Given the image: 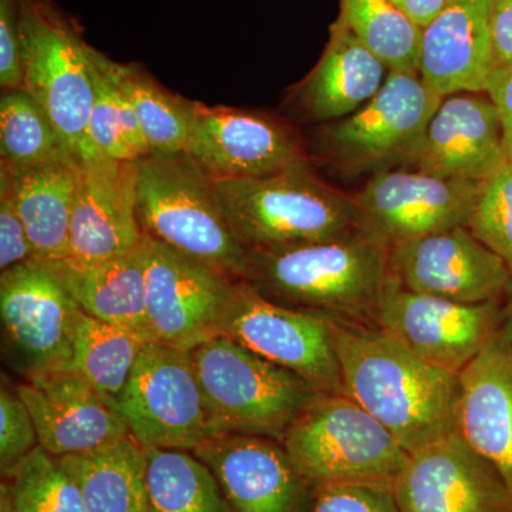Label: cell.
I'll return each instance as SVG.
<instances>
[{"label":"cell","mask_w":512,"mask_h":512,"mask_svg":"<svg viewBox=\"0 0 512 512\" xmlns=\"http://www.w3.org/2000/svg\"><path fill=\"white\" fill-rule=\"evenodd\" d=\"M342 394L409 453L457 431L460 376L430 365L375 325L330 322Z\"/></svg>","instance_id":"obj_1"},{"label":"cell","mask_w":512,"mask_h":512,"mask_svg":"<svg viewBox=\"0 0 512 512\" xmlns=\"http://www.w3.org/2000/svg\"><path fill=\"white\" fill-rule=\"evenodd\" d=\"M268 301L329 322L373 325L393 284L389 248L360 234L279 249H249L241 279Z\"/></svg>","instance_id":"obj_2"},{"label":"cell","mask_w":512,"mask_h":512,"mask_svg":"<svg viewBox=\"0 0 512 512\" xmlns=\"http://www.w3.org/2000/svg\"><path fill=\"white\" fill-rule=\"evenodd\" d=\"M134 164L143 234L241 281L249 249L222 212L215 178L188 153H151Z\"/></svg>","instance_id":"obj_3"},{"label":"cell","mask_w":512,"mask_h":512,"mask_svg":"<svg viewBox=\"0 0 512 512\" xmlns=\"http://www.w3.org/2000/svg\"><path fill=\"white\" fill-rule=\"evenodd\" d=\"M228 224L248 249H279L357 234L353 195L325 183L311 164L254 178H215Z\"/></svg>","instance_id":"obj_4"},{"label":"cell","mask_w":512,"mask_h":512,"mask_svg":"<svg viewBox=\"0 0 512 512\" xmlns=\"http://www.w3.org/2000/svg\"><path fill=\"white\" fill-rule=\"evenodd\" d=\"M212 437L254 434L284 440L302 410L319 396L302 377L227 338L191 350Z\"/></svg>","instance_id":"obj_5"},{"label":"cell","mask_w":512,"mask_h":512,"mask_svg":"<svg viewBox=\"0 0 512 512\" xmlns=\"http://www.w3.org/2000/svg\"><path fill=\"white\" fill-rule=\"evenodd\" d=\"M289 457L312 487H392L410 453L346 394H319L286 430Z\"/></svg>","instance_id":"obj_6"},{"label":"cell","mask_w":512,"mask_h":512,"mask_svg":"<svg viewBox=\"0 0 512 512\" xmlns=\"http://www.w3.org/2000/svg\"><path fill=\"white\" fill-rule=\"evenodd\" d=\"M441 101L419 74L389 72L365 106L323 123L313 134V148L320 160L346 175L410 167Z\"/></svg>","instance_id":"obj_7"},{"label":"cell","mask_w":512,"mask_h":512,"mask_svg":"<svg viewBox=\"0 0 512 512\" xmlns=\"http://www.w3.org/2000/svg\"><path fill=\"white\" fill-rule=\"evenodd\" d=\"M23 87L52 117L76 157L92 153L94 100L90 45L52 0H19Z\"/></svg>","instance_id":"obj_8"},{"label":"cell","mask_w":512,"mask_h":512,"mask_svg":"<svg viewBox=\"0 0 512 512\" xmlns=\"http://www.w3.org/2000/svg\"><path fill=\"white\" fill-rule=\"evenodd\" d=\"M82 308L49 264L33 258L0 275L5 362L23 379L70 370Z\"/></svg>","instance_id":"obj_9"},{"label":"cell","mask_w":512,"mask_h":512,"mask_svg":"<svg viewBox=\"0 0 512 512\" xmlns=\"http://www.w3.org/2000/svg\"><path fill=\"white\" fill-rule=\"evenodd\" d=\"M117 403L131 436L144 448L194 451L212 437L188 350L147 342Z\"/></svg>","instance_id":"obj_10"},{"label":"cell","mask_w":512,"mask_h":512,"mask_svg":"<svg viewBox=\"0 0 512 512\" xmlns=\"http://www.w3.org/2000/svg\"><path fill=\"white\" fill-rule=\"evenodd\" d=\"M481 185L416 168L380 171L353 195L357 234L390 248L434 232L467 227Z\"/></svg>","instance_id":"obj_11"},{"label":"cell","mask_w":512,"mask_h":512,"mask_svg":"<svg viewBox=\"0 0 512 512\" xmlns=\"http://www.w3.org/2000/svg\"><path fill=\"white\" fill-rule=\"evenodd\" d=\"M221 336L302 377L319 393H342V379L329 320L268 301L237 281Z\"/></svg>","instance_id":"obj_12"},{"label":"cell","mask_w":512,"mask_h":512,"mask_svg":"<svg viewBox=\"0 0 512 512\" xmlns=\"http://www.w3.org/2000/svg\"><path fill=\"white\" fill-rule=\"evenodd\" d=\"M498 302L460 303L421 295L393 281L373 325L430 365L460 376L500 329Z\"/></svg>","instance_id":"obj_13"},{"label":"cell","mask_w":512,"mask_h":512,"mask_svg":"<svg viewBox=\"0 0 512 512\" xmlns=\"http://www.w3.org/2000/svg\"><path fill=\"white\" fill-rule=\"evenodd\" d=\"M146 303L153 342L188 350L221 336L237 281L144 234Z\"/></svg>","instance_id":"obj_14"},{"label":"cell","mask_w":512,"mask_h":512,"mask_svg":"<svg viewBox=\"0 0 512 512\" xmlns=\"http://www.w3.org/2000/svg\"><path fill=\"white\" fill-rule=\"evenodd\" d=\"M185 153L217 180L265 177L309 163L301 140L281 121L256 111L187 100Z\"/></svg>","instance_id":"obj_15"},{"label":"cell","mask_w":512,"mask_h":512,"mask_svg":"<svg viewBox=\"0 0 512 512\" xmlns=\"http://www.w3.org/2000/svg\"><path fill=\"white\" fill-rule=\"evenodd\" d=\"M394 281L404 289L460 303L498 302L512 275L468 227L434 232L389 248Z\"/></svg>","instance_id":"obj_16"},{"label":"cell","mask_w":512,"mask_h":512,"mask_svg":"<svg viewBox=\"0 0 512 512\" xmlns=\"http://www.w3.org/2000/svg\"><path fill=\"white\" fill-rule=\"evenodd\" d=\"M393 493L400 512H512L503 478L457 431L410 453Z\"/></svg>","instance_id":"obj_17"},{"label":"cell","mask_w":512,"mask_h":512,"mask_svg":"<svg viewBox=\"0 0 512 512\" xmlns=\"http://www.w3.org/2000/svg\"><path fill=\"white\" fill-rule=\"evenodd\" d=\"M192 453L211 468L234 512H308L313 487L281 441L218 434Z\"/></svg>","instance_id":"obj_18"},{"label":"cell","mask_w":512,"mask_h":512,"mask_svg":"<svg viewBox=\"0 0 512 512\" xmlns=\"http://www.w3.org/2000/svg\"><path fill=\"white\" fill-rule=\"evenodd\" d=\"M77 158L66 259L92 264L134 251L144 238L137 215L136 161L111 160L99 151Z\"/></svg>","instance_id":"obj_19"},{"label":"cell","mask_w":512,"mask_h":512,"mask_svg":"<svg viewBox=\"0 0 512 512\" xmlns=\"http://www.w3.org/2000/svg\"><path fill=\"white\" fill-rule=\"evenodd\" d=\"M16 389L40 447L52 456L83 453L130 434L117 400L72 370L23 379Z\"/></svg>","instance_id":"obj_20"},{"label":"cell","mask_w":512,"mask_h":512,"mask_svg":"<svg viewBox=\"0 0 512 512\" xmlns=\"http://www.w3.org/2000/svg\"><path fill=\"white\" fill-rule=\"evenodd\" d=\"M510 164L500 114L485 93L444 97L412 165L450 180L483 184Z\"/></svg>","instance_id":"obj_21"},{"label":"cell","mask_w":512,"mask_h":512,"mask_svg":"<svg viewBox=\"0 0 512 512\" xmlns=\"http://www.w3.org/2000/svg\"><path fill=\"white\" fill-rule=\"evenodd\" d=\"M493 0H451L423 29L419 76L437 96L484 93L495 69Z\"/></svg>","instance_id":"obj_22"},{"label":"cell","mask_w":512,"mask_h":512,"mask_svg":"<svg viewBox=\"0 0 512 512\" xmlns=\"http://www.w3.org/2000/svg\"><path fill=\"white\" fill-rule=\"evenodd\" d=\"M460 386L457 433L512 494V356L494 339L461 373Z\"/></svg>","instance_id":"obj_23"},{"label":"cell","mask_w":512,"mask_h":512,"mask_svg":"<svg viewBox=\"0 0 512 512\" xmlns=\"http://www.w3.org/2000/svg\"><path fill=\"white\" fill-rule=\"evenodd\" d=\"M387 74L389 69L336 19L319 62L293 89L291 101L305 119L329 123L365 106L382 89Z\"/></svg>","instance_id":"obj_24"},{"label":"cell","mask_w":512,"mask_h":512,"mask_svg":"<svg viewBox=\"0 0 512 512\" xmlns=\"http://www.w3.org/2000/svg\"><path fill=\"white\" fill-rule=\"evenodd\" d=\"M0 170L9 177L13 200L35 249V258L43 262L66 259L79 158L63 153L28 167H12L0 161Z\"/></svg>","instance_id":"obj_25"},{"label":"cell","mask_w":512,"mask_h":512,"mask_svg":"<svg viewBox=\"0 0 512 512\" xmlns=\"http://www.w3.org/2000/svg\"><path fill=\"white\" fill-rule=\"evenodd\" d=\"M77 305L94 318L151 339L146 303V247L92 264L46 262Z\"/></svg>","instance_id":"obj_26"},{"label":"cell","mask_w":512,"mask_h":512,"mask_svg":"<svg viewBox=\"0 0 512 512\" xmlns=\"http://www.w3.org/2000/svg\"><path fill=\"white\" fill-rule=\"evenodd\" d=\"M59 460L87 512H148L146 448L131 434Z\"/></svg>","instance_id":"obj_27"},{"label":"cell","mask_w":512,"mask_h":512,"mask_svg":"<svg viewBox=\"0 0 512 512\" xmlns=\"http://www.w3.org/2000/svg\"><path fill=\"white\" fill-rule=\"evenodd\" d=\"M93 56L133 107L151 153H185L187 99L165 90L137 64L116 62L94 47Z\"/></svg>","instance_id":"obj_28"},{"label":"cell","mask_w":512,"mask_h":512,"mask_svg":"<svg viewBox=\"0 0 512 512\" xmlns=\"http://www.w3.org/2000/svg\"><path fill=\"white\" fill-rule=\"evenodd\" d=\"M146 454L148 512H234L211 468L192 451Z\"/></svg>","instance_id":"obj_29"},{"label":"cell","mask_w":512,"mask_h":512,"mask_svg":"<svg viewBox=\"0 0 512 512\" xmlns=\"http://www.w3.org/2000/svg\"><path fill=\"white\" fill-rule=\"evenodd\" d=\"M147 342L140 333L94 318L82 309L74 326L70 370L117 400Z\"/></svg>","instance_id":"obj_30"},{"label":"cell","mask_w":512,"mask_h":512,"mask_svg":"<svg viewBox=\"0 0 512 512\" xmlns=\"http://www.w3.org/2000/svg\"><path fill=\"white\" fill-rule=\"evenodd\" d=\"M338 19L389 72L419 74L423 29L390 0H340Z\"/></svg>","instance_id":"obj_31"},{"label":"cell","mask_w":512,"mask_h":512,"mask_svg":"<svg viewBox=\"0 0 512 512\" xmlns=\"http://www.w3.org/2000/svg\"><path fill=\"white\" fill-rule=\"evenodd\" d=\"M2 476V512H87L79 487L45 448Z\"/></svg>","instance_id":"obj_32"},{"label":"cell","mask_w":512,"mask_h":512,"mask_svg":"<svg viewBox=\"0 0 512 512\" xmlns=\"http://www.w3.org/2000/svg\"><path fill=\"white\" fill-rule=\"evenodd\" d=\"M63 153L70 151L42 104L25 89L3 90L0 97V161L12 167H28Z\"/></svg>","instance_id":"obj_33"},{"label":"cell","mask_w":512,"mask_h":512,"mask_svg":"<svg viewBox=\"0 0 512 512\" xmlns=\"http://www.w3.org/2000/svg\"><path fill=\"white\" fill-rule=\"evenodd\" d=\"M94 100L89 120V141L94 150L117 161H134L151 154L133 107L111 82L93 56Z\"/></svg>","instance_id":"obj_34"},{"label":"cell","mask_w":512,"mask_h":512,"mask_svg":"<svg viewBox=\"0 0 512 512\" xmlns=\"http://www.w3.org/2000/svg\"><path fill=\"white\" fill-rule=\"evenodd\" d=\"M467 227L503 259L512 275V164L481 185Z\"/></svg>","instance_id":"obj_35"},{"label":"cell","mask_w":512,"mask_h":512,"mask_svg":"<svg viewBox=\"0 0 512 512\" xmlns=\"http://www.w3.org/2000/svg\"><path fill=\"white\" fill-rule=\"evenodd\" d=\"M35 421L15 387L0 389V468L8 473L39 447Z\"/></svg>","instance_id":"obj_36"},{"label":"cell","mask_w":512,"mask_h":512,"mask_svg":"<svg viewBox=\"0 0 512 512\" xmlns=\"http://www.w3.org/2000/svg\"><path fill=\"white\" fill-rule=\"evenodd\" d=\"M308 512H400L392 487L323 484L313 488Z\"/></svg>","instance_id":"obj_37"},{"label":"cell","mask_w":512,"mask_h":512,"mask_svg":"<svg viewBox=\"0 0 512 512\" xmlns=\"http://www.w3.org/2000/svg\"><path fill=\"white\" fill-rule=\"evenodd\" d=\"M33 258L35 249L13 200L9 177L0 170V271Z\"/></svg>","instance_id":"obj_38"},{"label":"cell","mask_w":512,"mask_h":512,"mask_svg":"<svg viewBox=\"0 0 512 512\" xmlns=\"http://www.w3.org/2000/svg\"><path fill=\"white\" fill-rule=\"evenodd\" d=\"M0 87H23L19 0H0Z\"/></svg>","instance_id":"obj_39"},{"label":"cell","mask_w":512,"mask_h":512,"mask_svg":"<svg viewBox=\"0 0 512 512\" xmlns=\"http://www.w3.org/2000/svg\"><path fill=\"white\" fill-rule=\"evenodd\" d=\"M484 93L500 114L505 153L512 164V67H495Z\"/></svg>","instance_id":"obj_40"},{"label":"cell","mask_w":512,"mask_h":512,"mask_svg":"<svg viewBox=\"0 0 512 512\" xmlns=\"http://www.w3.org/2000/svg\"><path fill=\"white\" fill-rule=\"evenodd\" d=\"M491 39L495 67H512V0H493Z\"/></svg>","instance_id":"obj_41"},{"label":"cell","mask_w":512,"mask_h":512,"mask_svg":"<svg viewBox=\"0 0 512 512\" xmlns=\"http://www.w3.org/2000/svg\"><path fill=\"white\" fill-rule=\"evenodd\" d=\"M390 2L413 23L424 29L447 8L451 0H390Z\"/></svg>","instance_id":"obj_42"},{"label":"cell","mask_w":512,"mask_h":512,"mask_svg":"<svg viewBox=\"0 0 512 512\" xmlns=\"http://www.w3.org/2000/svg\"><path fill=\"white\" fill-rule=\"evenodd\" d=\"M497 342L512 356V288L507 296V303L501 315L500 329L497 333Z\"/></svg>","instance_id":"obj_43"}]
</instances>
